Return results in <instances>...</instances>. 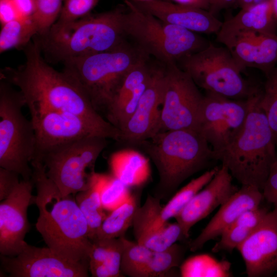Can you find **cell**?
I'll list each match as a JSON object with an SVG mask.
<instances>
[{"label": "cell", "instance_id": "obj_21", "mask_svg": "<svg viewBox=\"0 0 277 277\" xmlns=\"http://www.w3.org/2000/svg\"><path fill=\"white\" fill-rule=\"evenodd\" d=\"M262 191L251 185H242L224 204L211 219L199 235L188 244L191 251L203 248L208 241L220 236L244 211L260 207Z\"/></svg>", "mask_w": 277, "mask_h": 277}, {"label": "cell", "instance_id": "obj_14", "mask_svg": "<svg viewBox=\"0 0 277 277\" xmlns=\"http://www.w3.org/2000/svg\"><path fill=\"white\" fill-rule=\"evenodd\" d=\"M30 116L35 135L33 159L53 146L83 137L95 135L108 138L101 129L78 115L50 111Z\"/></svg>", "mask_w": 277, "mask_h": 277}, {"label": "cell", "instance_id": "obj_8", "mask_svg": "<svg viewBox=\"0 0 277 277\" xmlns=\"http://www.w3.org/2000/svg\"><path fill=\"white\" fill-rule=\"evenodd\" d=\"M1 79L0 167L14 171L23 180H31V162L35 149V135L31 120L22 112L26 105L19 91Z\"/></svg>", "mask_w": 277, "mask_h": 277}, {"label": "cell", "instance_id": "obj_41", "mask_svg": "<svg viewBox=\"0 0 277 277\" xmlns=\"http://www.w3.org/2000/svg\"><path fill=\"white\" fill-rule=\"evenodd\" d=\"M21 19L11 0H0L1 26L11 21Z\"/></svg>", "mask_w": 277, "mask_h": 277}, {"label": "cell", "instance_id": "obj_31", "mask_svg": "<svg viewBox=\"0 0 277 277\" xmlns=\"http://www.w3.org/2000/svg\"><path fill=\"white\" fill-rule=\"evenodd\" d=\"M101 203L105 211H111L131 195L129 187L113 175L96 172Z\"/></svg>", "mask_w": 277, "mask_h": 277}, {"label": "cell", "instance_id": "obj_32", "mask_svg": "<svg viewBox=\"0 0 277 277\" xmlns=\"http://www.w3.org/2000/svg\"><path fill=\"white\" fill-rule=\"evenodd\" d=\"M224 265L216 262L208 255L202 254L192 256L180 266V274L183 277L192 276H226L227 273L222 271Z\"/></svg>", "mask_w": 277, "mask_h": 277}, {"label": "cell", "instance_id": "obj_5", "mask_svg": "<svg viewBox=\"0 0 277 277\" xmlns=\"http://www.w3.org/2000/svg\"><path fill=\"white\" fill-rule=\"evenodd\" d=\"M140 145L158 171L161 199L174 191L213 159L212 148L203 135L195 130L159 132Z\"/></svg>", "mask_w": 277, "mask_h": 277}, {"label": "cell", "instance_id": "obj_6", "mask_svg": "<svg viewBox=\"0 0 277 277\" xmlns=\"http://www.w3.org/2000/svg\"><path fill=\"white\" fill-rule=\"evenodd\" d=\"M123 20L124 32L132 38L137 49L151 55L165 65L200 51L211 43L197 33L166 23L144 11L129 0Z\"/></svg>", "mask_w": 277, "mask_h": 277}, {"label": "cell", "instance_id": "obj_3", "mask_svg": "<svg viewBox=\"0 0 277 277\" xmlns=\"http://www.w3.org/2000/svg\"><path fill=\"white\" fill-rule=\"evenodd\" d=\"M262 92L254 88L248 97L247 116L238 134L223 149L212 151L213 159L226 166L242 185L253 186L261 191L277 161L272 131L260 106Z\"/></svg>", "mask_w": 277, "mask_h": 277}, {"label": "cell", "instance_id": "obj_12", "mask_svg": "<svg viewBox=\"0 0 277 277\" xmlns=\"http://www.w3.org/2000/svg\"><path fill=\"white\" fill-rule=\"evenodd\" d=\"M248 109V98L234 100L207 92L199 131L213 152L223 149L238 134L245 124Z\"/></svg>", "mask_w": 277, "mask_h": 277}, {"label": "cell", "instance_id": "obj_29", "mask_svg": "<svg viewBox=\"0 0 277 277\" xmlns=\"http://www.w3.org/2000/svg\"><path fill=\"white\" fill-rule=\"evenodd\" d=\"M186 247L174 243L162 251H153L142 277L165 276L173 268L180 267L183 261Z\"/></svg>", "mask_w": 277, "mask_h": 277}, {"label": "cell", "instance_id": "obj_19", "mask_svg": "<svg viewBox=\"0 0 277 277\" xmlns=\"http://www.w3.org/2000/svg\"><path fill=\"white\" fill-rule=\"evenodd\" d=\"M132 3L166 23L197 33L216 34L223 24L210 11L198 7L164 0Z\"/></svg>", "mask_w": 277, "mask_h": 277}, {"label": "cell", "instance_id": "obj_48", "mask_svg": "<svg viewBox=\"0 0 277 277\" xmlns=\"http://www.w3.org/2000/svg\"><path fill=\"white\" fill-rule=\"evenodd\" d=\"M276 147H277V142L276 143Z\"/></svg>", "mask_w": 277, "mask_h": 277}, {"label": "cell", "instance_id": "obj_23", "mask_svg": "<svg viewBox=\"0 0 277 277\" xmlns=\"http://www.w3.org/2000/svg\"><path fill=\"white\" fill-rule=\"evenodd\" d=\"M277 16L272 0L241 8L234 16L223 22L216 33L219 42L240 32L276 34Z\"/></svg>", "mask_w": 277, "mask_h": 277}, {"label": "cell", "instance_id": "obj_30", "mask_svg": "<svg viewBox=\"0 0 277 277\" xmlns=\"http://www.w3.org/2000/svg\"><path fill=\"white\" fill-rule=\"evenodd\" d=\"M123 250L122 256L121 272L130 277H142L153 251L122 236Z\"/></svg>", "mask_w": 277, "mask_h": 277}, {"label": "cell", "instance_id": "obj_22", "mask_svg": "<svg viewBox=\"0 0 277 277\" xmlns=\"http://www.w3.org/2000/svg\"><path fill=\"white\" fill-rule=\"evenodd\" d=\"M147 56L127 74L105 113L108 121L120 131L136 110L151 75L153 69L148 66Z\"/></svg>", "mask_w": 277, "mask_h": 277}, {"label": "cell", "instance_id": "obj_44", "mask_svg": "<svg viewBox=\"0 0 277 277\" xmlns=\"http://www.w3.org/2000/svg\"><path fill=\"white\" fill-rule=\"evenodd\" d=\"M179 4L202 8H209L208 0H175Z\"/></svg>", "mask_w": 277, "mask_h": 277}, {"label": "cell", "instance_id": "obj_18", "mask_svg": "<svg viewBox=\"0 0 277 277\" xmlns=\"http://www.w3.org/2000/svg\"><path fill=\"white\" fill-rule=\"evenodd\" d=\"M232 178L227 167L222 165L211 180L174 217L186 239L196 223L222 206L239 189L232 184Z\"/></svg>", "mask_w": 277, "mask_h": 277}, {"label": "cell", "instance_id": "obj_4", "mask_svg": "<svg viewBox=\"0 0 277 277\" xmlns=\"http://www.w3.org/2000/svg\"><path fill=\"white\" fill-rule=\"evenodd\" d=\"M125 12L117 8L72 22L55 23L38 41L41 48L63 62L114 49L124 44Z\"/></svg>", "mask_w": 277, "mask_h": 277}, {"label": "cell", "instance_id": "obj_46", "mask_svg": "<svg viewBox=\"0 0 277 277\" xmlns=\"http://www.w3.org/2000/svg\"><path fill=\"white\" fill-rule=\"evenodd\" d=\"M275 14L277 16V0H272Z\"/></svg>", "mask_w": 277, "mask_h": 277}, {"label": "cell", "instance_id": "obj_39", "mask_svg": "<svg viewBox=\"0 0 277 277\" xmlns=\"http://www.w3.org/2000/svg\"><path fill=\"white\" fill-rule=\"evenodd\" d=\"M16 172L0 167V201L8 197L20 183Z\"/></svg>", "mask_w": 277, "mask_h": 277}, {"label": "cell", "instance_id": "obj_27", "mask_svg": "<svg viewBox=\"0 0 277 277\" xmlns=\"http://www.w3.org/2000/svg\"><path fill=\"white\" fill-rule=\"evenodd\" d=\"M137 207L135 198L131 195L125 202L107 215L94 240L125 236L129 227L132 225Z\"/></svg>", "mask_w": 277, "mask_h": 277}, {"label": "cell", "instance_id": "obj_43", "mask_svg": "<svg viewBox=\"0 0 277 277\" xmlns=\"http://www.w3.org/2000/svg\"><path fill=\"white\" fill-rule=\"evenodd\" d=\"M209 8L214 14L224 9L228 8L236 5L237 0H208Z\"/></svg>", "mask_w": 277, "mask_h": 277}, {"label": "cell", "instance_id": "obj_17", "mask_svg": "<svg viewBox=\"0 0 277 277\" xmlns=\"http://www.w3.org/2000/svg\"><path fill=\"white\" fill-rule=\"evenodd\" d=\"M237 249L248 276H268L277 273V208L268 212Z\"/></svg>", "mask_w": 277, "mask_h": 277}, {"label": "cell", "instance_id": "obj_49", "mask_svg": "<svg viewBox=\"0 0 277 277\" xmlns=\"http://www.w3.org/2000/svg\"><path fill=\"white\" fill-rule=\"evenodd\" d=\"M276 275H277V273L275 274ZM277 276V275H276Z\"/></svg>", "mask_w": 277, "mask_h": 277}, {"label": "cell", "instance_id": "obj_24", "mask_svg": "<svg viewBox=\"0 0 277 277\" xmlns=\"http://www.w3.org/2000/svg\"><path fill=\"white\" fill-rule=\"evenodd\" d=\"M109 165L112 174L128 187L142 185L150 175L148 159L135 150L123 149L113 153Z\"/></svg>", "mask_w": 277, "mask_h": 277}, {"label": "cell", "instance_id": "obj_37", "mask_svg": "<svg viewBox=\"0 0 277 277\" xmlns=\"http://www.w3.org/2000/svg\"><path fill=\"white\" fill-rule=\"evenodd\" d=\"M100 0H64L56 23L64 24L76 21L88 14Z\"/></svg>", "mask_w": 277, "mask_h": 277}, {"label": "cell", "instance_id": "obj_16", "mask_svg": "<svg viewBox=\"0 0 277 277\" xmlns=\"http://www.w3.org/2000/svg\"><path fill=\"white\" fill-rule=\"evenodd\" d=\"M165 69H153L136 110L120 130V141L140 145L159 132Z\"/></svg>", "mask_w": 277, "mask_h": 277}, {"label": "cell", "instance_id": "obj_40", "mask_svg": "<svg viewBox=\"0 0 277 277\" xmlns=\"http://www.w3.org/2000/svg\"><path fill=\"white\" fill-rule=\"evenodd\" d=\"M262 191L264 199L277 208V161L272 165Z\"/></svg>", "mask_w": 277, "mask_h": 277}, {"label": "cell", "instance_id": "obj_42", "mask_svg": "<svg viewBox=\"0 0 277 277\" xmlns=\"http://www.w3.org/2000/svg\"><path fill=\"white\" fill-rule=\"evenodd\" d=\"M21 19L32 18L34 12L33 0H11Z\"/></svg>", "mask_w": 277, "mask_h": 277}, {"label": "cell", "instance_id": "obj_33", "mask_svg": "<svg viewBox=\"0 0 277 277\" xmlns=\"http://www.w3.org/2000/svg\"><path fill=\"white\" fill-rule=\"evenodd\" d=\"M260 106L267 116L275 143L277 142V63L266 75Z\"/></svg>", "mask_w": 277, "mask_h": 277}, {"label": "cell", "instance_id": "obj_34", "mask_svg": "<svg viewBox=\"0 0 277 277\" xmlns=\"http://www.w3.org/2000/svg\"><path fill=\"white\" fill-rule=\"evenodd\" d=\"M34 12L32 18L38 34H46L54 24L61 13L64 0H33Z\"/></svg>", "mask_w": 277, "mask_h": 277}, {"label": "cell", "instance_id": "obj_45", "mask_svg": "<svg viewBox=\"0 0 277 277\" xmlns=\"http://www.w3.org/2000/svg\"><path fill=\"white\" fill-rule=\"evenodd\" d=\"M268 0H237L236 5L241 8L258 4Z\"/></svg>", "mask_w": 277, "mask_h": 277}, {"label": "cell", "instance_id": "obj_1", "mask_svg": "<svg viewBox=\"0 0 277 277\" xmlns=\"http://www.w3.org/2000/svg\"><path fill=\"white\" fill-rule=\"evenodd\" d=\"M25 47L24 64L15 69H4L1 79L19 89L30 114L55 111L78 115L101 129L108 138L120 141V130L94 108L73 78L45 61L38 41L30 42Z\"/></svg>", "mask_w": 277, "mask_h": 277}, {"label": "cell", "instance_id": "obj_13", "mask_svg": "<svg viewBox=\"0 0 277 277\" xmlns=\"http://www.w3.org/2000/svg\"><path fill=\"white\" fill-rule=\"evenodd\" d=\"M1 267L11 277H86L89 263L64 259L48 247H37L25 242L14 256L0 254Z\"/></svg>", "mask_w": 277, "mask_h": 277}, {"label": "cell", "instance_id": "obj_15", "mask_svg": "<svg viewBox=\"0 0 277 277\" xmlns=\"http://www.w3.org/2000/svg\"><path fill=\"white\" fill-rule=\"evenodd\" d=\"M32 180L21 181L0 204V253L5 256L17 255L23 247L29 230L27 217L29 206L34 204Z\"/></svg>", "mask_w": 277, "mask_h": 277}, {"label": "cell", "instance_id": "obj_2", "mask_svg": "<svg viewBox=\"0 0 277 277\" xmlns=\"http://www.w3.org/2000/svg\"><path fill=\"white\" fill-rule=\"evenodd\" d=\"M36 189L34 204L39 215L35 227L50 249L65 260L89 263L92 242L86 220L72 195H63L47 175L44 164L31 162Z\"/></svg>", "mask_w": 277, "mask_h": 277}, {"label": "cell", "instance_id": "obj_36", "mask_svg": "<svg viewBox=\"0 0 277 277\" xmlns=\"http://www.w3.org/2000/svg\"><path fill=\"white\" fill-rule=\"evenodd\" d=\"M253 232L242 226L233 224L220 235L221 239L212 249L214 252L232 251L242 244Z\"/></svg>", "mask_w": 277, "mask_h": 277}, {"label": "cell", "instance_id": "obj_26", "mask_svg": "<svg viewBox=\"0 0 277 277\" xmlns=\"http://www.w3.org/2000/svg\"><path fill=\"white\" fill-rule=\"evenodd\" d=\"M74 195L75 201L86 220L89 238L92 241L107 215L102 205L94 171L91 173L89 188L77 192Z\"/></svg>", "mask_w": 277, "mask_h": 277}, {"label": "cell", "instance_id": "obj_9", "mask_svg": "<svg viewBox=\"0 0 277 277\" xmlns=\"http://www.w3.org/2000/svg\"><path fill=\"white\" fill-rule=\"evenodd\" d=\"M107 139L89 136L53 146L32 160L41 162L47 176L64 195H75L90 185L91 172Z\"/></svg>", "mask_w": 277, "mask_h": 277}, {"label": "cell", "instance_id": "obj_28", "mask_svg": "<svg viewBox=\"0 0 277 277\" xmlns=\"http://www.w3.org/2000/svg\"><path fill=\"white\" fill-rule=\"evenodd\" d=\"M38 30L33 18L15 20L2 25L0 52L25 47Z\"/></svg>", "mask_w": 277, "mask_h": 277}, {"label": "cell", "instance_id": "obj_20", "mask_svg": "<svg viewBox=\"0 0 277 277\" xmlns=\"http://www.w3.org/2000/svg\"><path fill=\"white\" fill-rule=\"evenodd\" d=\"M220 43L243 70L256 68L267 75L277 63V34L240 32Z\"/></svg>", "mask_w": 277, "mask_h": 277}, {"label": "cell", "instance_id": "obj_11", "mask_svg": "<svg viewBox=\"0 0 277 277\" xmlns=\"http://www.w3.org/2000/svg\"><path fill=\"white\" fill-rule=\"evenodd\" d=\"M166 66L159 132L199 131L204 96L190 75L176 63Z\"/></svg>", "mask_w": 277, "mask_h": 277}, {"label": "cell", "instance_id": "obj_25", "mask_svg": "<svg viewBox=\"0 0 277 277\" xmlns=\"http://www.w3.org/2000/svg\"><path fill=\"white\" fill-rule=\"evenodd\" d=\"M219 168L215 167L192 180L177 191L165 206H163L155 223V232H161L166 229L168 221L175 217L193 196L211 180Z\"/></svg>", "mask_w": 277, "mask_h": 277}, {"label": "cell", "instance_id": "obj_35", "mask_svg": "<svg viewBox=\"0 0 277 277\" xmlns=\"http://www.w3.org/2000/svg\"><path fill=\"white\" fill-rule=\"evenodd\" d=\"M123 250L122 236L115 238L110 254L102 264L89 267L93 277H118L121 274V265Z\"/></svg>", "mask_w": 277, "mask_h": 277}, {"label": "cell", "instance_id": "obj_7", "mask_svg": "<svg viewBox=\"0 0 277 277\" xmlns=\"http://www.w3.org/2000/svg\"><path fill=\"white\" fill-rule=\"evenodd\" d=\"M145 55L124 43L111 50L67 60L63 71L80 87L98 112L106 113L127 74Z\"/></svg>", "mask_w": 277, "mask_h": 277}, {"label": "cell", "instance_id": "obj_10", "mask_svg": "<svg viewBox=\"0 0 277 277\" xmlns=\"http://www.w3.org/2000/svg\"><path fill=\"white\" fill-rule=\"evenodd\" d=\"M181 68L207 92L234 100L248 98L255 87L243 78L244 70L225 47L212 44L181 60Z\"/></svg>", "mask_w": 277, "mask_h": 277}, {"label": "cell", "instance_id": "obj_47", "mask_svg": "<svg viewBox=\"0 0 277 277\" xmlns=\"http://www.w3.org/2000/svg\"><path fill=\"white\" fill-rule=\"evenodd\" d=\"M132 2H146L150 0H129Z\"/></svg>", "mask_w": 277, "mask_h": 277}, {"label": "cell", "instance_id": "obj_38", "mask_svg": "<svg viewBox=\"0 0 277 277\" xmlns=\"http://www.w3.org/2000/svg\"><path fill=\"white\" fill-rule=\"evenodd\" d=\"M268 212L267 209L260 207L247 210L242 213L233 224L254 231L262 223Z\"/></svg>", "mask_w": 277, "mask_h": 277}]
</instances>
